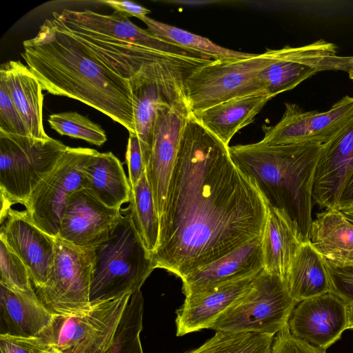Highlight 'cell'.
<instances>
[{
  "label": "cell",
  "mask_w": 353,
  "mask_h": 353,
  "mask_svg": "<svg viewBox=\"0 0 353 353\" xmlns=\"http://www.w3.org/2000/svg\"><path fill=\"white\" fill-rule=\"evenodd\" d=\"M228 148L191 113L159 217L155 268L183 279L262 237L268 204Z\"/></svg>",
  "instance_id": "obj_1"
},
{
  "label": "cell",
  "mask_w": 353,
  "mask_h": 353,
  "mask_svg": "<svg viewBox=\"0 0 353 353\" xmlns=\"http://www.w3.org/2000/svg\"><path fill=\"white\" fill-rule=\"evenodd\" d=\"M21 56L42 90L78 100L136 134L130 83L92 55L56 17L46 19Z\"/></svg>",
  "instance_id": "obj_2"
},
{
  "label": "cell",
  "mask_w": 353,
  "mask_h": 353,
  "mask_svg": "<svg viewBox=\"0 0 353 353\" xmlns=\"http://www.w3.org/2000/svg\"><path fill=\"white\" fill-rule=\"evenodd\" d=\"M52 16L92 55L128 81L133 92L170 76L179 55L211 60L155 37L116 11L103 14L64 9Z\"/></svg>",
  "instance_id": "obj_3"
},
{
  "label": "cell",
  "mask_w": 353,
  "mask_h": 353,
  "mask_svg": "<svg viewBox=\"0 0 353 353\" xmlns=\"http://www.w3.org/2000/svg\"><path fill=\"white\" fill-rule=\"evenodd\" d=\"M321 144L229 146L235 165L257 186L268 206L285 212L305 241L312 219V190Z\"/></svg>",
  "instance_id": "obj_4"
},
{
  "label": "cell",
  "mask_w": 353,
  "mask_h": 353,
  "mask_svg": "<svg viewBox=\"0 0 353 353\" xmlns=\"http://www.w3.org/2000/svg\"><path fill=\"white\" fill-rule=\"evenodd\" d=\"M112 236L94 248L90 301L94 305L132 294L155 269L126 208Z\"/></svg>",
  "instance_id": "obj_5"
},
{
  "label": "cell",
  "mask_w": 353,
  "mask_h": 353,
  "mask_svg": "<svg viewBox=\"0 0 353 353\" xmlns=\"http://www.w3.org/2000/svg\"><path fill=\"white\" fill-rule=\"evenodd\" d=\"M67 147L52 138L43 141L0 131L1 212L23 205Z\"/></svg>",
  "instance_id": "obj_6"
},
{
  "label": "cell",
  "mask_w": 353,
  "mask_h": 353,
  "mask_svg": "<svg viewBox=\"0 0 353 353\" xmlns=\"http://www.w3.org/2000/svg\"><path fill=\"white\" fill-rule=\"evenodd\" d=\"M296 305L285 280L263 270L255 276L251 288L209 329L228 333L276 335L288 325Z\"/></svg>",
  "instance_id": "obj_7"
},
{
  "label": "cell",
  "mask_w": 353,
  "mask_h": 353,
  "mask_svg": "<svg viewBox=\"0 0 353 353\" xmlns=\"http://www.w3.org/2000/svg\"><path fill=\"white\" fill-rule=\"evenodd\" d=\"M281 49L237 60L212 61L196 69L185 83V95L192 114L223 101L264 90L259 73L276 61Z\"/></svg>",
  "instance_id": "obj_8"
},
{
  "label": "cell",
  "mask_w": 353,
  "mask_h": 353,
  "mask_svg": "<svg viewBox=\"0 0 353 353\" xmlns=\"http://www.w3.org/2000/svg\"><path fill=\"white\" fill-rule=\"evenodd\" d=\"M131 296L92 305L79 314L53 315L37 336L58 353H105Z\"/></svg>",
  "instance_id": "obj_9"
},
{
  "label": "cell",
  "mask_w": 353,
  "mask_h": 353,
  "mask_svg": "<svg viewBox=\"0 0 353 353\" xmlns=\"http://www.w3.org/2000/svg\"><path fill=\"white\" fill-rule=\"evenodd\" d=\"M96 150L70 148L33 190L23 205L30 220L57 238L70 196L84 188L85 168Z\"/></svg>",
  "instance_id": "obj_10"
},
{
  "label": "cell",
  "mask_w": 353,
  "mask_h": 353,
  "mask_svg": "<svg viewBox=\"0 0 353 353\" xmlns=\"http://www.w3.org/2000/svg\"><path fill=\"white\" fill-rule=\"evenodd\" d=\"M54 265L46 283L36 293L53 315H68L91 308L90 288L94 250L55 238Z\"/></svg>",
  "instance_id": "obj_11"
},
{
  "label": "cell",
  "mask_w": 353,
  "mask_h": 353,
  "mask_svg": "<svg viewBox=\"0 0 353 353\" xmlns=\"http://www.w3.org/2000/svg\"><path fill=\"white\" fill-rule=\"evenodd\" d=\"M352 63L353 56H340L334 43L320 39L303 46L281 48L280 57L262 70L259 79L265 92L275 97L319 72H348Z\"/></svg>",
  "instance_id": "obj_12"
},
{
  "label": "cell",
  "mask_w": 353,
  "mask_h": 353,
  "mask_svg": "<svg viewBox=\"0 0 353 353\" xmlns=\"http://www.w3.org/2000/svg\"><path fill=\"white\" fill-rule=\"evenodd\" d=\"M353 118V97L345 96L325 112H305L286 103L281 119L273 126H263L261 143L270 145L324 144Z\"/></svg>",
  "instance_id": "obj_13"
},
{
  "label": "cell",
  "mask_w": 353,
  "mask_h": 353,
  "mask_svg": "<svg viewBox=\"0 0 353 353\" xmlns=\"http://www.w3.org/2000/svg\"><path fill=\"white\" fill-rule=\"evenodd\" d=\"M187 99L159 108L152 130L145 174L159 217L162 215L180 141L191 114Z\"/></svg>",
  "instance_id": "obj_14"
},
{
  "label": "cell",
  "mask_w": 353,
  "mask_h": 353,
  "mask_svg": "<svg viewBox=\"0 0 353 353\" xmlns=\"http://www.w3.org/2000/svg\"><path fill=\"white\" fill-rule=\"evenodd\" d=\"M0 239L26 266L35 290L47 281L54 265L55 239L36 226L26 210L1 212Z\"/></svg>",
  "instance_id": "obj_15"
},
{
  "label": "cell",
  "mask_w": 353,
  "mask_h": 353,
  "mask_svg": "<svg viewBox=\"0 0 353 353\" xmlns=\"http://www.w3.org/2000/svg\"><path fill=\"white\" fill-rule=\"evenodd\" d=\"M122 216L83 188L69 198L57 237L76 246L93 248L113 234Z\"/></svg>",
  "instance_id": "obj_16"
},
{
  "label": "cell",
  "mask_w": 353,
  "mask_h": 353,
  "mask_svg": "<svg viewBox=\"0 0 353 353\" xmlns=\"http://www.w3.org/2000/svg\"><path fill=\"white\" fill-rule=\"evenodd\" d=\"M347 305L327 292L298 303L288 321L290 332L318 348L326 350L347 330Z\"/></svg>",
  "instance_id": "obj_17"
},
{
  "label": "cell",
  "mask_w": 353,
  "mask_h": 353,
  "mask_svg": "<svg viewBox=\"0 0 353 353\" xmlns=\"http://www.w3.org/2000/svg\"><path fill=\"white\" fill-rule=\"evenodd\" d=\"M353 172V118L322 145L316 167L313 202L321 208H336Z\"/></svg>",
  "instance_id": "obj_18"
},
{
  "label": "cell",
  "mask_w": 353,
  "mask_h": 353,
  "mask_svg": "<svg viewBox=\"0 0 353 353\" xmlns=\"http://www.w3.org/2000/svg\"><path fill=\"white\" fill-rule=\"evenodd\" d=\"M261 239L247 243L181 279L185 297L261 273L264 270Z\"/></svg>",
  "instance_id": "obj_19"
},
{
  "label": "cell",
  "mask_w": 353,
  "mask_h": 353,
  "mask_svg": "<svg viewBox=\"0 0 353 353\" xmlns=\"http://www.w3.org/2000/svg\"><path fill=\"white\" fill-rule=\"evenodd\" d=\"M255 276L229 282L185 297L183 305L176 311V335L209 328L251 288Z\"/></svg>",
  "instance_id": "obj_20"
},
{
  "label": "cell",
  "mask_w": 353,
  "mask_h": 353,
  "mask_svg": "<svg viewBox=\"0 0 353 353\" xmlns=\"http://www.w3.org/2000/svg\"><path fill=\"white\" fill-rule=\"evenodd\" d=\"M0 81L5 83L28 136L50 139L43 123V90L30 68L19 61L5 62L0 67Z\"/></svg>",
  "instance_id": "obj_21"
},
{
  "label": "cell",
  "mask_w": 353,
  "mask_h": 353,
  "mask_svg": "<svg viewBox=\"0 0 353 353\" xmlns=\"http://www.w3.org/2000/svg\"><path fill=\"white\" fill-rule=\"evenodd\" d=\"M268 207L261 239L264 270L285 279L292 260L305 241L298 226L285 212Z\"/></svg>",
  "instance_id": "obj_22"
},
{
  "label": "cell",
  "mask_w": 353,
  "mask_h": 353,
  "mask_svg": "<svg viewBox=\"0 0 353 353\" xmlns=\"http://www.w3.org/2000/svg\"><path fill=\"white\" fill-rule=\"evenodd\" d=\"M273 97L265 90H261L192 114L208 131L229 146L233 136L252 123L265 103Z\"/></svg>",
  "instance_id": "obj_23"
},
{
  "label": "cell",
  "mask_w": 353,
  "mask_h": 353,
  "mask_svg": "<svg viewBox=\"0 0 353 353\" xmlns=\"http://www.w3.org/2000/svg\"><path fill=\"white\" fill-rule=\"evenodd\" d=\"M1 334L37 336L52 321L53 314L44 306L36 291L21 292L0 284Z\"/></svg>",
  "instance_id": "obj_24"
},
{
  "label": "cell",
  "mask_w": 353,
  "mask_h": 353,
  "mask_svg": "<svg viewBox=\"0 0 353 353\" xmlns=\"http://www.w3.org/2000/svg\"><path fill=\"white\" fill-rule=\"evenodd\" d=\"M308 241L327 263L353 265V224L337 209H326L312 221Z\"/></svg>",
  "instance_id": "obj_25"
},
{
  "label": "cell",
  "mask_w": 353,
  "mask_h": 353,
  "mask_svg": "<svg viewBox=\"0 0 353 353\" xmlns=\"http://www.w3.org/2000/svg\"><path fill=\"white\" fill-rule=\"evenodd\" d=\"M84 189L106 206L121 209L129 202L131 186L122 163L112 152H96L85 168Z\"/></svg>",
  "instance_id": "obj_26"
},
{
  "label": "cell",
  "mask_w": 353,
  "mask_h": 353,
  "mask_svg": "<svg viewBox=\"0 0 353 353\" xmlns=\"http://www.w3.org/2000/svg\"><path fill=\"white\" fill-rule=\"evenodd\" d=\"M285 280L288 292L296 304L332 292L325 261L309 241H305L298 250Z\"/></svg>",
  "instance_id": "obj_27"
},
{
  "label": "cell",
  "mask_w": 353,
  "mask_h": 353,
  "mask_svg": "<svg viewBox=\"0 0 353 353\" xmlns=\"http://www.w3.org/2000/svg\"><path fill=\"white\" fill-rule=\"evenodd\" d=\"M141 20L147 26V30L155 37L213 61L243 59L255 54L223 48L205 37L156 21L147 16Z\"/></svg>",
  "instance_id": "obj_28"
},
{
  "label": "cell",
  "mask_w": 353,
  "mask_h": 353,
  "mask_svg": "<svg viewBox=\"0 0 353 353\" xmlns=\"http://www.w3.org/2000/svg\"><path fill=\"white\" fill-rule=\"evenodd\" d=\"M132 222L150 256L156 251L159 237V219L145 171L131 187L128 208Z\"/></svg>",
  "instance_id": "obj_29"
},
{
  "label": "cell",
  "mask_w": 353,
  "mask_h": 353,
  "mask_svg": "<svg viewBox=\"0 0 353 353\" xmlns=\"http://www.w3.org/2000/svg\"><path fill=\"white\" fill-rule=\"evenodd\" d=\"M143 304L141 290L132 294L105 353H143L140 340Z\"/></svg>",
  "instance_id": "obj_30"
},
{
  "label": "cell",
  "mask_w": 353,
  "mask_h": 353,
  "mask_svg": "<svg viewBox=\"0 0 353 353\" xmlns=\"http://www.w3.org/2000/svg\"><path fill=\"white\" fill-rule=\"evenodd\" d=\"M275 335L216 332L206 353H270Z\"/></svg>",
  "instance_id": "obj_31"
},
{
  "label": "cell",
  "mask_w": 353,
  "mask_h": 353,
  "mask_svg": "<svg viewBox=\"0 0 353 353\" xmlns=\"http://www.w3.org/2000/svg\"><path fill=\"white\" fill-rule=\"evenodd\" d=\"M50 128L61 135L84 140L90 144L101 146L107 141L101 126L77 112H64L49 116Z\"/></svg>",
  "instance_id": "obj_32"
},
{
  "label": "cell",
  "mask_w": 353,
  "mask_h": 353,
  "mask_svg": "<svg viewBox=\"0 0 353 353\" xmlns=\"http://www.w3.org/2000/svg\"><path fill=\"white\" fill-rule=\"evenodd\" d=\"M0 284L17 292L34 290L23 261L0 239Z\"/></svg>",
  "instance_id": "obj_33"
},
{
  "label": "cell",
  "mask_w": 353,
  "mask_h": 353,
  "mask_svg": "<svg viewBox=\"0 0 353 353\" xmlns=\"http://www.w3.org/2000/svg\"><path fill=\"white\" fill-rule=\"evenodd\" d=\"M0 131L29 137L5 83L0 81Z\"/></svg>",
  "instance_id": "obj_34"
},
{
  "label": "cell",
  "mask_w": 353,
  "mask_h": 353,
  "mask_svg": "<svg viewBox=\"0 0 353 353\" xmlns=\"http://www.w3.org/2000/svg\"><path fill=\"white\" fill-rule=\"evenodd\" d=\"M55 351L41 338L8 334L0 335V353H54Z\"/></svg>",
  "instance_id": "obj_35"
},
{
  "label": "cell",
  "mask_w": 353,
  "mask_h": 353,
  "mask_svg": "<svg viewBox=\"0 0 353 353\" xmlns=\"http://www.w3.org/2000/svg\"><path fill=\"white\" fill-rule=\"evenodd\" d=\"M325 263L332 292L347 305L353 303V265H334L326 261Z\"/></svg>",
  "instance_id": "obj_36"
},
{
  "label": "cell",
  "mask_w": 353,
  "mask_h": 353,
  "mask_svg": "<svg viewBox=\"0 0 353 353\" xmlns=\"http://www.w3.org/2000/svg\"><path fill=\"white\" fill-rule=\"evenodd\" d=\"M270 353H326L293 335L288 325L274 336Z\"/></svg>",
  "instance_id": "obj_37"
},
{
  "label": "cell",
  "mask_w": 353,
  "mask_h": 353,
  "mask_svg": "<svg viewBox=\"0 0 353 353\" xmlns=\"http://www.w3.org/2000/svg\"><path fill=\"white\" fill-rule=\"evenodd\" d=\"M130 186L135 185L145 171L142 152L136 134L129 133L125 153Z\"/></svg>",
  "instance_id": "obj_38"
},
{
  "label": "cell",
  "mask_w": 353,
  "mask_h": 353,
  "mask_svg": "<svg viewBox=\"0 0 353 353\" xmlns=\"http://www.w3.org/2000/svg\"><path fill=\"white\" fill-rule=\"evenodd\" d=\"M112 7L116 12L127 16L137 17L141 19L150 12V10L145 7L128 1L106 0L101 1Z\"/></svg>",
  "instance_id": "obj_39"
},
{
  "label": "cell",
  "mask_w": 353,
  "mask_h": 353,
  "mask_svg": "<svg viewBox=\"0 0 353 353\" xmlns=\"http://www.w3.org/2000/svg\"><path fill=\"white\" fill-rule=\"evenodd\" d=\"M353 207V172L347 181L336 209Z\"/></svg>",
  "instance_id": "obj_40"
},
{
  "label": "cell",
  "mask_w": 353,
  "mask_h": 353,
  "mask_svg": "<svg viewBox=\"0 0 353 353\" xmlns=\"http://www.w3.org/2000/svg\"><path fill=\"white\" fill-rule=\"evenodd\" d=\"M339 210L347 220L353 224V207L343 208Z\"/></svg>",
  "instance_id": "obj_41"
},
{
  "label": "cell",
  "mask_w": 353,
  "mask_h": 353,
  "mask_svg": "<svg viewBox=\"0 0 353 353\" xmlns=\"http://www.w3.org/2000/svg\"><path fill=\"white\" fill-rule=\"evenodd\" d=\"M347 305V329H353V303Z\"/></svg>",
  "instance_id": "obj_42"
},
{
  "label": "cell",
  "mask_w": 353,
  "mask_h": 353,
  "mask_svg": "<svg viewBox=\"0 0 353 353\" xmlns=\"http://www.w3.org/2000/svg\"><path fill=\"white\" fill-rule=\"evenodd\" d=\"M208 347L207 342H205L201 346L199 347L192 350L191 352L188 353H206Z\"/></svg>",
  "instance_id": "obj_43"
},
{
  "label": "cell",
  "mask_w": 353,
  "mask_h": 353,
  "mask_svg": "<svg viewBox=\"0 0 353 353\" xmlns=\"http://www.w3.org/2000/svg\"><path fill=\"white\" fill-rule=\"evenodd\" d=\"M347 73H348L349 77L353 80V63L352 64Z\"/></svg>",
  "instance_id": "obj_44"
},
{
  "label": "cell",
  "mask_w": 353,
  "mask_h": 353,
  "mask_svg": "<svg viewBox=\"0 0 353 353\" xmlns=\"http://www.w3.org/2000/svg\"><path fill=\"white\" fill-rule=\"evenodd\" d=\"M54 353H58V352H57L55 351Z\"/></svg>",
  "instance_id": "obj_45"
}]
</instances>
